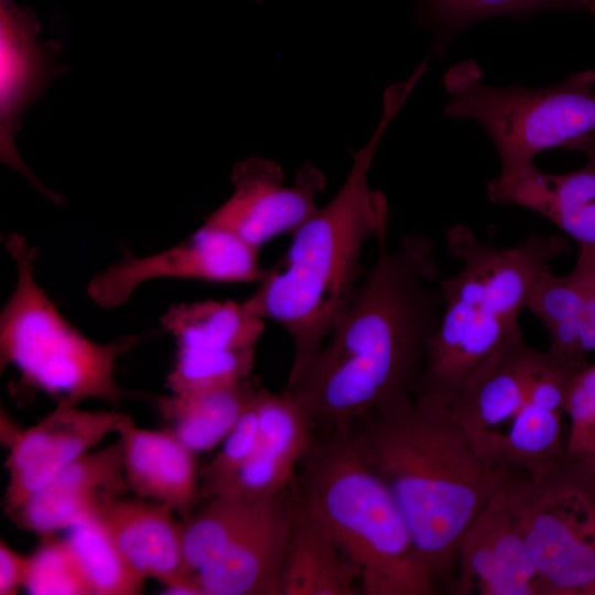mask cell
Wrapping results in <instances>:
<instances>
[{
  "label": "cell",
  "mask_w": 595,
  "mask_h": 595,
  "mask_svg": "<svg viewBox=\"0 0 595 595\" xmlns=\"http://www.w3.org/2000/svg\"><path fill=\"white\" fill-rule=\"evenodd\" d=\"M376 241L377 258L327 340L284 388L329 432L412 393L444 310L432 238L405 234L396 251L388 231Z\"/></svg>",
  "instance_id": "obj_1"
},
{
  "label": "cell",
  "mask_w": 595,
  "mask_h": 595,
  "mask_svg": "<svg viewBox=\"0 0 595 595\" xmlns=\"http://www.w3.org/2000/svg\"><path fill=\"white\" fill-rule=\"evenodd\" d=\"M347 431L391 490L437 583L452 586L459 537L517 469L484 456L445 410L412 393Z\"/></svg>",
  "instance_id": "obj_2"
},
{
  "label": "cell",
  "mask_w": 595,
  "mask_h": 595,
  "mask_svg": "<svg viewBox=\"0 0 595 595\" xmlns=\"http://www.w3.org/2000/svg\"><path fill=\"white\" fill-rule=\"evenodd\" d=\"M411 91L404 82L387 88L377 128L355 152L344 185L293 231L283 261L266 270L258 290L246 300L255 313L279 323L292 339L286 386L301 377L355 295L363 281L365 242L388 231V202L370 188L368 174L381 137Z\"/></svg>",
  "instance_id": "obj_3"
},
{
  "label": "cell",
  "mask_w": 595,
  "mask_h": 595,
  "mask_svg": "<svg viewBox=\"0 0 595 595\" xmlns=\"http://www.w3.org/2000/svg\"><path fill=\"white\" fill-rule=\"evenodd\" d=\"M446 245L462 268L440 281L444 310L412 391L414 398L444 410L475 370L522 337L518 318L531 289L550 261L570 249V240L530 234L518 245L500 248L455 225Z\"/></svg>",
  "instance_id": "obj_4"
},
{
  "label": "cell",
  "mask_w": 595,
  "mask_h": 595,
  "mask_svg": "<svg viewBox=\"0 0 595 595\" xmlns=\"http://www.w3.org/2000/svg\"><path fill=\"white\" fill-rule=\"evenodd\" d=\"M300 495L357 570L361 595H433L437 581L419 553L391 490L347 430L312 443L301 461Z\"/></svg>",
  "instance_id": "obj_5"
},
{
  "label": "cell",
  "mask_w": 595,
  "mask_h": 595,
  "mask_svg": "<svg viewBox=\"0 0 595 595\" xmlns=\"http://www.w3.org/2000/svg\"><path fill=\"white\" fill-rule=\"evenodd\" d=\"M4 246L14 261L17 282L0 314V367L13 365L21 381L57 403L86 399L118 402L123 389L115 378L116 361L139 337L125 335L96 343L77 331L47 298L34 278L39 248L12 231Z\"/></svg>",
  "instance_id": "obj_6"
},
{
  "label": "cell",
  "mask_w": 595,
  "mask_h": 595,
  "mask_svg": "<svg viewBox=\"0 0 595 595\" xmlns=\"http://www.w3.org/2000/svg\"><path fill=\"white\" fill-rule=\"evenodd\" d=\"M473 60L444 75L445 113L477 121L490 136L501 167L532 162L548 149L567 147L595 133V72L571 75L545 88L487 86Z\"/></svg>",
  "instance_id": "obj_7"
},
{
  "label": "cell",
  "mask_w": 595,
  "mask_h": 595,
  "mask_svg": "<svg viewBox=\"0 0 595 595\" xmlns=\"http://www.w3.org/2000/svg\"><path fill=\"white\" fill-rule=\"evenodd\" d=\"M545 595H595V485L567 457L504 486Z\"/></svg>",
  "instance_id": "obj_8"
},
{
  "label": "cell",
  "mask_w": 595,
  "mask_h": 595,
  "mask_svg": "<svg viewBox=\"0 0 595 595\" xmlns=\"http://www.w3.org/2000/svg\"><path fill=\"white\" fill-rule=\"evenodd\" d=\"M259 250L234 232L205 223L180 244L144 257L126 252L96 273L87 285L89 299L102 309L120 306L142 283L160 278L214 282L260 281L266 273Z\"/></svg>",
  "instance_id": "obj_9"
},
{
  "label": "cell",
  "mask_w": 595,
  "mask_h": 595,
  "mask_svg": "<svg viewBox=\"0 0 595 595\" xmlns=\"http://www.w3.org/2000/svg\"><path fill=\"white\" fill-rule=\"evenodd\" d=\"M283 178L282 169L271 160L252 156L237 162L231 196L205 223L234 232L258 250L273 237L293 232L317 210L326 177L305 163L292 185L284 186Z\"/></svg>",
  "instance_id": "obj_10"
},
{
  "label": "cell",
  "mask_w": 595,
  "mask_h": 595,
  "mask_svg": "<svg viewBox=\"0 0 595 595\" xmlns=\"http://www.w3.org/2000/svg\"><path fill=\"white\" fill-rule=\"evenodd\" d=\"M41 23L32 9L14 0H0V155L25 176L41 194L61 205L64 197L43 185L25 166L14 143L21 116L53 79L67 72L61 63L63 47L40 43Z\"/></svg>",
  "instance_id": "obj_11"
},
{
  "label": "cell",
  "mask_w": 595,
  "mask_h": 595,
  "mask_svg": "<svg viewBox=\"0 0 595 595\" xmlns=\"http://www.w3.org/2000/svg\"><path fill=\"white\" fill-rule=\"evenodd\" d=\"M131 419L113 411H88L58 402L35 425L22 430L6 462L9 482L3 511L9 517L62 469L96 447Z\"/></svg>",
  "instance_id": "obj_12"
},
{
  "label": "cell",
  "mask_w": 595,
  "mask_h": 595,
  "mask_svg": "<svg viewBox=\"0 0 595 595\" xmlns=\"http://www.w3.org/2000/svg\"><path fill=\"white\" fill-rule=\"evenodd\" d=\"M504 486L458 539L454 594L545 595Z\"/></svg>",
  "instance_id": "obj_13"
},
{
  "label": "cell",
  "mask_w": 595,
  "mask_h": 595,
  "mask_svg": "<svg viewBox=\"0 0 595 595\" xmlns=\"http://www.w3.org/2000/svg\"><path fill=\"white\" fill-rule=\"evenodd\" d=\"M294 511L290 485L268 496L258 518L197 572L203 595H279Z\"/></svg>",
  "instance_id": "obj_14"
},
{
  "label": "cell",
  "mask_w": 595,
  "mask_h": 595,
  "mask_svg": "<svg viewBox=\"0 0 595 595\" xmlns=\"http://www.w3.org/2000/svg\"><path fill=\"white\" fill-rule=\"evenodd\" d=\"M95 516L128 563L143 577L161 582L165 594L203 595L186 573L182 519L170 506L118 496L100 506Z\"/></svg>",
  "instance_id": "obj_15"
},
{
  "label": "cell",
  "mask_w": 595,
  "mask_h": 595,
  "mask_svg": "<svg viewBox=\"0 0 595 595\" xmlns=\"http://www.w3.org/2000/svg\"><path fill=\"white\" fill-rule=\"evenodd\" d=\"M128 490L118 440L66 466L9 518L21 530L48 536L94 516L108 499Z\"/></svg>",
  "instance_id": "obj_16"
},
{
  "label": "cell",
  "mask_w": 595,
  "mask_h": 595,
  "mask_svg": "<svg viewBox=\"0 0 595 595\" xmlns=\"http://www.w3.org/2000/svg\"><path fill=\"white\" fill-rule=\"evenodd\" d=\"M542 353L523 337L509 343L467 378L446 410L487 458L501 426L524 404Z\"/></svg>",
  "instance_id": "obj_17"
},
{
  "label": "cell",
  "mask_w": 595,
  "mask_h": 595,
  "mask_svg": "<svg viewBox=\"0 0 595 595\" xmlns=\"http://www.w3.org/2000/svg\"><path fill=\"white\" fill-rule=\"evenodd\" d=\"M258 436L255 448L234 479L219 495L258 501L290 485L294 468L311 444L313 423L285 390L262 388L256 398Z\"/></svg>",
  "instance_id": "obj_18"
},
{
  "label": "cell",
  "mask_w": 595,
  "mask_h": 595,
  "mask_svg": "<svg viewBox=\"0 0 595 595\" xmlns=\"http://www.w3.org/2000/svg\"><path fill=\"white\" fill-rule=\"evenodd\" d=\"M118 433L129 490L188 517L202 500L196 454L167 429H140L132 419Z\"/></svg>",
  "instance_id": "obj_19"
},
{
  "label": "cell",
  "mask_w": 595,
  "mask_h": 595,
  "mask_svg": "<svg viewBox=\"0 0 595 595\" xmlns=\"http://www.w3.org/2000/svg\"><path fill=\"white\" fill-rule=\"evenodd\" d=\"M358 573L328 528L295 497L279 595H357Z\"/></svg>",
  "instance_id": "obj_20"
},
{
  "label": "cell",
  "mask_w": 595,
  "mask_h": 595,
  "mask_svg": "<svg viewBox=\"0 0 595 595\" xmlns=\"http://www.w3.org/2000/svg\"><path fill=\"white\" fill-rule=\"evenodd\" d=\"M261 387L252 376L205 391L154 398L167 429L195 454L213 450L250 408Z\"/></svg>",
  "instance_id": "obj_21"
},
{
  "label": "cell",
  "mask_w": 595,
  "mask_h": 595,
  "mask_svg": "<svg viewBox=\"0 0 595 595\" xmlns=\"http://www.w3.org/2000/svg\"><path fill=\"white\" fill-rule=\"evenodd\" d=\"M488 198L518 205L550 219L558 227L572 213L595 201V166L588 163L564 174H548L532 162L502 166L487 184Z\"/></svg>",
  "instance_id": "obj_22"
},
{
  "label": "cell",
  "mask_w": 595,
  "mask_h": 595,
  "mask_svg": "<svg viewBox=\"0 0 595 595\" xmlns=\"http://www.w3.org/2000/svg\"><path fill=\"white\" fill-rule=\"evenodd\" d=\"M161 325L176 339L177 347L247 349L264 332V320L246 301H197L172 305Z\"/></svg>",
  "instance_id": "obj_23"
},
{
  "label": "cell",
  "mask_w": 595,
  "mask_h": 595,
  "mask_svg": "<svg viewBox=\"0 0 595 595\" xmlns=\"http://www.w3.org/2000/svg\"><path fill=\"white\" fill-rule=\"evenodd\" d=\"M562 414L526 400L496 441L489 457L530 476L559 467L567 459L561 435Z\"/></svg>",
  "instance_id": "obj_24"
},
{
  "label": "cell",
  "mask_w": 595,
  "mask_h": 595,
  "mask_svg": "<svg viewBox=\"0 0 595 595\" xmlns=\"http://www.w3.org/2000/svg\"><path fill=\"white\" fill-rule=\"evenodd\" d=\"M267 497L249 501L231 495L216 496L182 519V547L188 576L196 581L197 572L258 518Z\"/></svg>",
  "instance_id": "obj_25"
},
{
  "label": "cell",
  "mask_w": 595,
  "mask_h": 595,
  "mask_svg": "<svg viewBox=\"0 0 595 595\" xmlns=\"http://www.w3.org/2000/svg\"><path fill=\"white\" fill-rule=\"evenodd\" d=\"M68 529L66 540L94 595H137L142 592L147 578L128 563L95 515L77 521Z\"/></svg>",
  "instance_id": "obj_26"
},
{
  "label": "cell",
  "mask_w": 595,
  "mask_h": 595,
  "mask_svg": "<svg viewBox=\"0 0 595 595\" xmlns=\"http://www.w3.org/2000/svg\"><path fill=\"white\" fill-rule=\"evenodd\" d=\"M256 348L207 349L177 347L166 376L172 393H190L226 387L252 376Z\"/></svg>",
  "instance_id": "obj_27"
},
{
  "label": "cell",
  "mask_w": 595,
  "mask_h": 595,
  "mask_svg": "<svg viewBox=\"0 0 595 595\" xmlns=\"http://www.w3.org/2000/svg\"><path fill=\"white\" fill-rule=\"evenodd\" d=\"M24 587L33 595H94L91 585L68 541L43 536L30 554Z\"/></svg>",
  "instance_id": "obj_28"
},
{
  "label": "cell",
  "mask_w": 595,
  "mask_h": 595,
  "mask_svg": "<svg viewBox=\"0 0 595 595\" xmlns=\"http://www.w3.org/2000/svg\"><path fill=\"white\" fill-rule=\"evenodd\" d=\"M423 15L450 32L497 14H527L541 10L574 8L570 0H422Z\"/></svg>",
  "instance_id": "obj_29"
},
{
  "label": "cell",
  "mask_w": 595,
  "mask_h": 595,
  "mask_svg": "<svg viewBox=\"0 0 595 595\" xmlns=\"http://www.w3.org/2000/svg\"><path fill=\"white\" fill-rule=\"evenodd\" d=\"M257 398V397H256ZM258 436L256 399L221 442V448L199 469L202 500L219 496L250 457Z\"/></svg>",
  "instance_id": "obj_30"
},
{
  "label": "cell",
  "mask_w": 595,
  "mask_h": 595,
  "mask_svg": "<svg viewBox=\"0 0 595 595\" xmlns=\"http://www.w3.org/2000/svg\"><path fill=\"white\" fill-rule=\"evenodd\" d=\"M526 307L542 321L544 327L585 314L583 293L573 272L558 277L549 268L537 278Z\"/></svg>",
  "instance_id": "obj_31"
},
{
  "label": "cell",
  "mask_w": 595,
  "mask_h": 595,
  "mask_svg": "<svg viewBox=\"0 0 595 595\" xmlns=\"http://www.w3.org/2000/svg\"><path fill=\"white\" fill-rule=\"evenodd\" d=\"M30 566V555L12 550L0 540V595H15L25 585Z\"/></svg>",
  "instance_id": "obj_32"
},
{
  "label": "cell",
  "mask_w": 595,
  "mask_h": 595,
  "mask_svg": "<svg viewBox=\"0 0 595 595\" xmlns=\"http://www.w3.org/2000/svg\"><path fill=\"white\" fill-rule=\"evenodd\" d=\"M559 227L578 248H595V201L571 214Z\"/></svg>",
  "instance_id": "obj_33"
},
{
  "label": "cell",
  "mask_w": 595,
  "mask_h": 595,
  "mask_svg": "<svg viewBox=\"0 0 595 595\" xmlns=\"http://www.w3.org/2000/svg\"><path fill=\"white\" fill-rule=\"evenodd\" d=\"M572 272L583 293L585 315L595 325V248H580Z\"/></svg>",
  "instance_id": "obj_34"
},
{
  "label": "cell",
  "mask_w": 595,
  "mask_h": 595,
  "mask_svg": "<svg viewBox=\"0 0 595 595\" xmlns=\"http://www.w3.org/2000/svg\"><path fill=\"white\" fill-rule=\"evenodd\" d=\"M566 150L583 152L588 158V161L595 166V133L574 141Z\"/></svg>",
  "instance_id": "obj_35"
},
{
  "label": "cell",
  "mask_w": 595,
  "mask_h": 595,
  "mask_svg": "<svg viewBox=\"0 0 595 595\" xmlns=\"http://www.w3.org/2000/svg\"><path fill=\"white\" fill-rule=\"evenodd\" d=\"M574 8H586L595 17V0H570Z\"/></svg>",
  "instance_id": "obj_36"
}]
</instances>
